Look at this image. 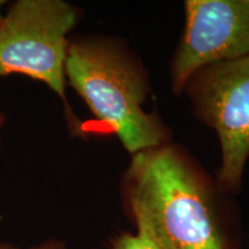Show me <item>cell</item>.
<instances>
[{"instance_id": "6da1fadb", "label": "cell", "mask_w": 249, "mask_h": 249, "mask_svg": "<svg viewBox=\"0 0 249 249\" xmlns=\"http://www.w3.org/2000/svg\"><path fill=\"white\" fill-rule=\"evenodd\" d=\"M124 189L138 232L160 249H230L213 193L178 149L133 155Z\"/></svg>"}, {"instance_id": "7a4b0ae2", "label": "cell", "mask_w": 249, "mask_h": 249, "mask_svg": "<svg viewBox=\"0 0 249 249\" xmlns=\"http://www.w3.org/2000/svg\"><path fill=\"white\" fill-rule=\"evenodd\" d=\"M65 74L93 116L130 154L165 144L163 124L142 107L148 90L142 71L113 43L95 38L70 42Z\"/></svg>"}, {"instance_id": "3957f363", "label": "cell", "mask_w": 249, "mask_h": 249, "mask_svg": "<svg viewBox=\"0 0 249 249\" xmlns=\"http://www.w3.org/2000/svg\"><path fill=\"white\" fill-rule=\"evenodd\" d=\"M79 11L62 0H18L0 21V76L22 74L66 102L68 33Z\"/></svg>"}, {"instance_id": "277c9868", "label": "cell", "mask_w": 249, "mask_h": 249, "mask_svg": "<svg viewBox=\"0 0 249 249\" xmlns=\"http://www.w3.org/2000/svg\"><path fill=\"white\" fill-rule=\"evenodd\" d=\"M185 88L198 116L219 138L220 186L239 192L249 158V55L198 71Z\"/></svg>"}, {"instance_id": "5b68a950", "label": "cell", "mask_w": 249, "mask_h": 249, "mask_svg": "<svg viewBox=\"0 0 249 249\" xmlns=\"http://www.w3.org/2000/svg\"><path fill=\"white\" fill-rule=\"evenodd\" d=\"M172 61V86L185 88L198 71L249 55V0H189Z\"/></svg>"}, {"instance_id": "8992f818", "label": "cell", "mask_w": 249, "mask_h": 249, "mask_svg": "<svg viewBox=\"0 0 249 249\" xmlns=\"http://www.w3.org/2000/svg\"><path fill=\"white\" fill-rule=\"evenodd\" d=\"M112 249H160L147 236L136 233H123L112 241Z\"/></svg>"}, {"instance_id": "52a82bcc", "label": "cell", "mask_w": 249, "mask_h": 249, "mask_svg": "<svg viewBox=\"0 0 249 249\" xmlns=\"http://www.w3.org/2000/svg\"><path fill=\"white\" fill-rule=\"evenodd\" d=\"M30 249H67L66 246H65L64 242L54 240V239H51V240L44 242V244L35 246V247Z\"/></svg>"}, {"instance_id": "ba28073f", "label": "cell", "mask_w": 249, "mask_h": 249, "mask_svg": "<svg viewBox=\"0 0 249 249\" xmlns=\"http://www.w3.org/2000/svg\"><path fill=\"white\" fill-rule=\"evenodd\" d=\"M5 120H6L5 114L2 113V112H0V133H1L2 127H4L5 124ZM0 145H1V134H0Z\"/></svg>"}, {"instance_id": "9c48e42d", "label": "cell", "mask_w": 249, "mask_h": 249, "mask_svg": "<svg viewBox=\"0 0 249 249\" xmlns=\"http://www.w3.org/2000/svg\"><path fill=\"white\" fill-rule=\"evenodd\" d=\"M0 249H20L11 244H5V242H0Z\"/></svg>"}, {"instance_id": "30bf717a", "label": "cell", "mask_w": 249, "mask_h": 249, "mask_svg": "<svg viewBox=\"0 0 249 249\" xmlns=\"http://www.w3.org/2000/svg\"><path fill=\"white\" fill-rule=\"evenodd\" d=\"M6 4V1H4V0H0V21H1L2 18V13H1V8L2 6H4Z\"/></svg>"}]
</instances>
